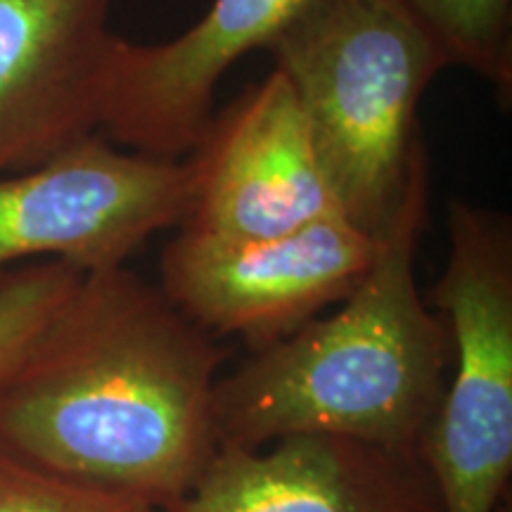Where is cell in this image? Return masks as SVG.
Returning a JSON list of instances; mask_svg holds the SVG:
<instances>
[{
	"label": "cell",
	"instance_id": "1",
	"mask_svg": "<svg viewBox=\"0 0 512 512\" xmlns=\"http://www.w3.org/2000/svg\"><path fill=\"white\" fill-rule=\"evenodd\" d=\"M228 349L126 266L83 273L0 396V451L157 510L219 453Z\"/></svg>",
	"mask_w": 512,
	"mask_h": 512
},
{
	"label": "cell",
	"instance_id": "2",
	"mask_svg": "<svg viewBox=\"0 0 512 512\" xmlns=\"http://www.w3.org/2000/svg\"><path fill=\"white\" fill-rule=\"evenodd\" d=\"M430 211L422 157L399 214L377 238L370 271L325 318H313L219 377V451H259L297 437H335L418 451L439 411L451 337L415 278Z\"/></svg>",
	"mask_w": 512,
	"mask_h": 512
},
{
	"label": "cell",
	"instance_id": "3",
	"mask_svg": "<svg viewBox=\"0 0 512 512\" xmlns=\"http://www.w3.org/2000/svg\"><path fill=\"white\" fill-rule=\"evenodd\" d=\"M309 124L344 219L380 238L427 157L418 105L437 41L399 0H309L266 46Z\"/></svg>",
	"mask_w": 512,
	"mask_h": 512
},
{
	"label": "cell",
	"instance_id": "4",
	"mask_svg": "<svg viewBox=\"0 0 512 512\" xmlns=\"http://www.w3.org/2000/svg\"><path fill=\"white\" fill-rule=\"evenodd\" d=\"M432 304L453 373L420 444L444 512H496L512 477V221L453 200Z\"/></svg>",
	"mask_w": 512,
	"mask_h": 512
},
{
	"label": "cell",
	"instance_id": "5",
	"mask_svg": "<svg viewBox=\"0 0 512 512\" xmlns=\"http://www.w3.org/2000/svg\"><path fill=\"white\" fill-rule=\"evenodd\" d=\"M190 197L188 157H147L95 133L0 176V268L43 259L79 273L126 266L147 240L181 226Z\"/></svg>",
	"mask_w": 512,
	"mask_h": 512
},
{
	"label": "cell",
	"instance_id": "6",
	"mask_svg": "<svg viewBox=\"0 0 512 512\" xmlns=\"http://www.w3.org/2000/svg\"><path fill=\"white\" fill-rule=\"evenodd\" d=\"M377 254V238L344 216L273 238L181 233L159 256V290L209 335L271 347L344 302Z\"/></svg>",
	"mask_w": 512,
	"mask_h": 512
},
{
	"label": "cell",
	"instance_id": "7",
	"mask_svg": "<svg viewBox=\"0 0 512 512\" xmlns=\"http://www.w3.org/2000/svg\"><path fill=\"white\" fill-rule=\"evenodd\" d=\"M188 162L192 197L181 228L249 240L344 216L302 105L275 67L214 112Z\"/></svg>",
	"mask_w": 512,
	"mask_h": 512
},
{
	"label": "cell",
	"instance_id": "8",
	"mask_svg": "<svg viewBox=\"0 0 512 512\" xmlns=\"http://www.w3.org/2000/svg\"><path fill=\"white\" fill-rule=\"evenodd\" d=\"M114 0H0V176L100 133L121 36Z\"/></svg>",
	"mask_w": 512,
	"mask_h": 512
},
{
	"label": "cell",
	"instance_id": "9",
	"mask_svg": "<svg viewBox=\"0 0 512 512\" xmlns=\"http://www.w3.org/2000/svg\"><path fill=\"white\" fill-rule=\"evenodd\" d=\"M309 0H214L188 31L140 46L121 38L100 133L124 150L183 159L214 117L219 81L268 43Z\"/></svg>",
	"mask_w": 512,
	"mask_h": 512
},
{
	"label": "cell",
	"instance_id": "10",
	"mask_svg": "<svg viewBox=\"0 0 512 512\" xmlns=\"http://www.w3.org/2000/svg\"><path fill=\"white\" fill-rule=\"evenodd\" d=\"M162 512H444L418 451L335 437L223 448L195 489Z\"/></svg>",
	"mask_w": 512,
	"mask_h": 512
},
{
	"label": "cell",
	"instance_id": "11",
	"mask_svg": "<svg viewBox=\"0 0 512 512\" xmlns=\"http://www.w3.org/2000/svg\"><path fill=\"white\" fill-rule=\"evenodd\" d=\"M444 53L494 86L508 110L512 98V0H399Z\"/></svg>",
	"mask_w": 512,
	"mask_h": 512
},
{
	"label": "cell",
	"instance_id": "12",
	"mask_svg": "<svg viewBox=\"0 0 512 512\" xmlns=\"http://www.w3.org/2000/svg\"><path fill=\"white\" fill-rule=\"evenodd\" d=\"M81 275L62 261L0 268V396L27 361L36 339L57 316Z\"/></svg>",
	"mask_w": 512,
	"mask_h": 512
},
{
	"label": "cell",
	"instance_id": "13",
	"mask_svg": "<svg viewBox=\"0 0 512 512\" xmlns=\"http://www.w3.org/2000/svg\"><path fill=\"white\" fill-rule=\"evenodd\" d=\"M0 512H162L0 451Z\"/></svg>",
	"mask_w": 512,
	"mask_h": 512
},
{
	"label": "cell",
	"instance_id": "14",
	"mask_svg": "<svg viewBox=\"0 0 512 512\" xmlns=\"http://www.w3.org/2000/svg\"><path fill=\"white\" fill-rule=\"evenodd\" d=\"M496 512H510V494L503 498V503L498 505V510H496Z\"/></svg>",
	"mask_w": 512,
	"mask_h": 512
}]
</instances>
